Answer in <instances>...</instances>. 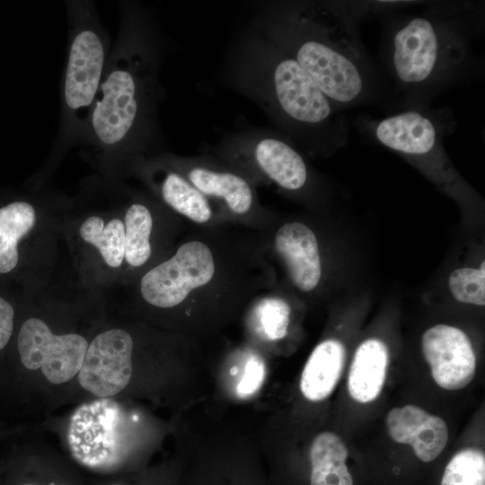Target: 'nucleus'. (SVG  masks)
Here are the masks:
<instances>
[{
	"mask_svg": "<svg viewBox=\"0 0 485 485\" xmlns=\"http://www.w3.org/2000/svg\"><path fill=\"white\" fill-rule=\"evenodd\" d=\"M275 285L260 232L188 224L171 254L142 274L138 294L153 308L209 318L247 307Z\"/></svg>",
	"mask_w": 485,
	"mask_h": 485,
	"instance_id": "nucleus-1",
	"label": "nucleus"
},
{
	"mask_svg": "<svg viewBox=\"0 0 485 485\" xmlns=\"http://www.w3.org/2000/svg\"><path fill=\"white\" fill-rule=\"evenodd\" d=\"M161 44L149 13L140 4L121 8L119 36L89 118L84 142L132 165L152 155L158 141Z\"/></svg>",
	"mask_w": 485,
	"mask_h": 485,
	"instance_id": "nucleus-2",
	"label": "nucleus"
},
{
	"mask_svg": "<svg viewBox=\"0 0 485 485\" xmlns=\"http://www.w3.org/2000/svg\"><path fill=\"white\" fill-rule=\"evenodd\" d=\"M225 75L228 84L254 101L295 145L317 153L347 141L340 109L254 26L233 48Z\"/></svg>",
	"mask_w": 485,
	"mask_h": 485,
	"instance_id": "nucleus-3",
	"label": "nucleus"
},
{
	"mask_svg": "<svg viewBox=\"0 0 485 485\" xmlns=\"http://www.w3.org/2000/svg\"><path fill=\"white\" fill-rule=\"evenodd\" d=\"M254 27L296 61L340 110L372 97L373 70L350 21L333 4L271 3Z\"/></svg>",
	"mask_w": 485,
	"mask_h": 485,
	"instance_id": "nucleus-4",
	"label": "nucleus"
},
{
	"mask_svg": "<svg viewBox=\"0 0 485 485\" xmlns=\"http://www.w3.org/2000/svg\"><path fill=\"white\" fill-rule=\"evenodd\" d=\"M68 45L57 142H84L110 56V40L91 1L66 2Z\"/></svg>",
	"mask_w": 485,
	"mask_h": 485,
	"instance_id": "nucleus-5",
	"label": "nucleus"
},
{
	"mask_svg": "<svg viewBox=\"0 0 485 485\" xmlns=\"http://www.w3.org/2000/svg\"><path fill=\"white\" fill-rule=\"evenodd\" d=\"M466 56V42L456 25L431 15L396 23L385 50L395 81L412 94L446 83L460 70Z\"/></svg>",
	"mask_w": 485,
	"mask_h": 485,
	"instance_id": "nucleus-6",
	"label": "nucleus"
},
{
	"mask_svg": "<svg viewBox=\"0 0 485 485\" xmlns=\"http://www.w3.org/2000/svg\"><path fill=\"white\" fill-rule=\"evenodd\" d=\"M207 152L232 165L258 186L303 195L312 186L311 170L295 145L273 130L251 128L226 136Z\"/></svg>",
	"mask_w": 485,
	"mask_h": 485,
	"instance_id": "nucleus-7",
	"label": "nucleus"
},
{
	"mask_svg": "<svg viewBox=\"0 0 485 485\" xmlns=\"http://www.w3.org/2000/svg\"><path fill=\"white\" fill-rule=\"evenodd\" d=\"M160 154L210 201L226 224L263 233L277 219L260 201L252 181L213 154Z\"/></svg>",
	"mask_w": 485,
	"mask_h": 485,
	"instance_id": "nucleus-8",
	"label": "nucleus"
},
{
	"mask_svg": "<svg viewBox=\"0 0 485 485\" xmlns=\"http://www.w3.org/2000/svg\"><path fill=\"white\" fill-rule=\"evenodd\" d=\"M67 440L74 458L95 469L118 464L126 451L125 417L113 400L82 404L70 418Z\"/></svg>",
	"mask_w": 485,
	"mask_h": 485,
	"instance_id": "nucleus-9",
	"label": "nucleus"
},
{
	"mask_svg": "<svg viewBox=\"0 0 485 485\" xmlns=\"http://www.w3.org/2000/svg\"><path fill=\"white\" fill-rule=\"evenodd\" d=\"M272 266L278 264L289 285L302 294H312L323 278V259L317 232L302 220H275L260 233Z\"/></svg>",
	"mask_w": 485,
	"mask_h": 485,
	"instance_id": "nucleus-10",
	"label": "nucleus"
},
{
	"mask_svg": "<svg viewBox=\"0 0 485 485\" xmlns=\"http://www.w3.org/2000/svg\"><path fill=\"white\" fill-rule=\"evenodd\" d=\"M17 346L26 368H40L47 380L59 384L78 374L88 343L75 333L55 335L43 321L31 318L20 329Z\"/></svg>",
	"mask_w": 485,
	"mask_h": 485,
	"instance_id": "nucleus-11",
	"label": "nucleus"
},
{
	"mask_svg": "<svg viewBox=\"0 0 485 485\" xmlns=\"http://www.w3.org/2000/svg\"><path fill=\"white\" fill-rule=\"evenodd\" d=\"M133 349V339L124 330L97 335L88 345L78 372L80 385L101 398L121 392L131 378Z\"/></svg>",
	"mask_w": 485,
	"mask_h": 485,
	"instance_id": "nucleus-12",
	"label": "nucleus"
},
{
	"mask_svg": "<svg viewBox=\"0 0 485 485\" xmlns=\"http://www.w3.org/2000/svg\"><path fill=\"white\" fill-rule=\"evenodd\" d=\"M133 166L157 193L163 205L186 223L198 226L226 224L210 201L160 154L144 157Z\"/></svg>",
	"mask_w": 485,
	"mask_h": 485,
	"instance_id": "nucleus-13",
	"label": "nucleus"
},
{
	"mask_svg": "<svg viewBox=\"0 0 485 485\" xmlns=\"http://www.w3.org/2000/svg\"><path fill=\"white\" fill-rule=\"evenodd\" d=\"M422 350L435 382L443 389L460 390L473 379L476 357L462 330L445 324L429 328L422 336Z\"/></svg>",
	"mask_w": 485,
	"mask_h": 485,
	"instance_id": "nucleus-14",
	"label": "nucleus"
},
{
	"mask_svg": "<svg viewBox=\"0 0 485 485\" xmlns=\"http://www.w3.org/2000/svg\"><path fill=\"white\" fill-rule=\"evenodd\" d=\"M386 426L392 440L411 445L416 456L425 463L434 461L447 444L445 422L415 405L391 410Z\"/></svg>",
	"mask_w": 485,
	"mask_h": 485,
	"instance_id": "nucleus-15",
	"label": "nucleus"
},
{
	"mask_svg": "<svg viewBox=\"0 0 485 485\" xmlns=\"http://www.w3.org/2000/svg\"><path fill=\"white\" fill-rule=\"evenodd\" d=\"M389 364L386 345L369 339L357 348L350 366L348 388L350 396L361 403L375 400L383 390Z\"/></svg>",
	"mask_w": 485,
	"mask_h": 485,
	"instance_id": "nucleus-16",
	"label": "nucleus"
},
{
	"mask_svg": "<svg viewBox=\"0 0 485 485\" xmlns=\"http://www.w3.org/2000/svg\"><path fill=\"white\" fill-rule=\"evenodd\" d=\"M346 349L334 339L319 343L311 353L302 372L300 389L309 401H320L335 389L343 371Z\"/></svg>",
	"mask_w": 485,
	"mask_h": 485,
	"instance_id": "nucleus-17",
	"label": "nucleus"
},
{
	"mask_svg": "<svg viewBox=\"0 0 485 485\" xmlns=\"http://www.w3.org/2000/svg\"><path fill=\"white\" fill-rule=\"evenodd\" d=\"M155 204L138 198L126 210L125 256L127 263L133 269H141L151 265L155 258V237L157 229V213ZM150 269L152 266L149 267Z\"/></svg>",
	"mask_w": 485,
	"mask_h": 485,
	"instance_id": "nucleus-18",
	"label": "nucleus"
},
{
	"mask_svg": "<svg viewBox=\"0 0 485 485\" xmlns=\"http://www.w3.org/2000/svg\"><path fill=\"white\" fill-rule=\"evenodd\" d=\"M291 307L275 287L256 296L246 307V323L251 336L260 341L284 339L290 322Z\"/></svg>",
	"mask_w": 485,
	"mask_h": 485,
	"instance_id": "nucleus-19",
	"label": "nucleus"
},
{
	"mask_svg": "<svg viewBox=\"0 0 485 485\" xmlns=\"http://www.w3.org/2000/svg\"><path fill=\"white\" fill-rule=\"evenodd\" d=\"M348 452L342 439L332 432H322L310 449L311 485H353L346 465Z\"/></svg>",
	"mask_w": 485,
	"mask_h": 485,
	"instance_id": "nucleus-20",
	"label": "nucleus"
},
{
	"mask_svg": "<svg viewBox=\"0 0 485 485\" xmlns=\"http://www.w3.org/2000/svg\"><path fill=\"white\" fill-rule=\"evenodd\" d=\"M36 213L31 204L14 201L0 207V273L13 270L18 263V242L34 226Z\"/></svg>",
	"mask_w": 485,
	"mask_h": 485,
	"instance_id": "nucleus-21",
	"label": "nucleus"
},
{
	"mask_svg": "<svg viewBox=\"0 0 485 485\" xmlns=\"http://www.w3.org/2000/svg\"><path fill=\"white\" fill-rule=\"evenodd\" d=\"M81 237L94 245L105 262L113 268L119 267L125 256V227L123 221L112 219L106 225L103 220L93 216L80 228Z\"/></svg>",
	"mask_w": 485,
	"mask_h": 485,
	"instance_id": "nucleus-22",
	"label": "nucleus"
},
{
	"mask_svg": "<svg viewBox=\"0 0 485 485\" xmlns=\"http://www.w3.org/2000/svg\"><path fill=\"white\" fill-rule=\"evenodd\" d=\"M440 485H485V456L477 448H465L449 461Z\"/></svg>",
	"mask_w": 485,
	"mask_h": 485,
	"instance_id": "nucleus-23",
	"label": "nucleus"
},
{
	"mask_svg": "<svg viewBox=\"0 0 485 485\" xmlns=\"http://www.w3.org/2000/svg\"><path fill=\"white\" fill-rule=\"evenodd\" d=\"M448 286L456 300L464 304H485V262L479 269L462 268L453 271Z\"/></svg>",
	"mask_w": 485,
	"mask_h": 485,
	"instance_id": "nucleus-24",
	"label": "nucleus"
},
{
	"mask_svg": "<svg viewBox=\"0 0 485 485\" xmlns=\"http://www.w3.org/2000/svg\"><path fill=\"white\" fill-rule=\"evenodd\" d=\"M265 371V363L261 356L251 351L246 360L243 375L236 387L237 396L248 398L258 392L264 382Z\"/></svg>",
	"mask_w": 485,
	"mask_h": 485,
	"instance_id": "nucleus-25",
	"label": "nucleus"
},
{
	"mask_svg": "<svg viewBox=\"0 0 485 485\" xmlns=\"http://www.w3.org/2000/svg\"><path fill=\"white\" fill-rule=\"evenodd\" d=\"M13 308L0 296V350L8 343L13 329Z\"/></svg>",
	"mask_w": 485,
	"mask_h": 485,
	"instance_id": "nucleus-26",
	"label": "nucleus"
},
{
	"mask_svg": "<svg viewBox=\"0 0 485 485\" xmlns=\"http://www.w3.org/2000/svg\"><path fill=\"white\" fill-rule=\"evenodd\" d=\"M23 485H34V484H23ZM50 485H54V484H50Z\"/></svg>",
	"mask_w": 485,
	"mask_h": 485,
	"instance_id": "nucleus-27",
	"label": "nucleus"
}]
</instances>
